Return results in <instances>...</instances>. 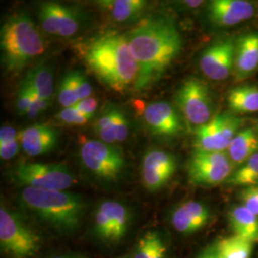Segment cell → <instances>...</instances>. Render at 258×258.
Segmentation results:
<instances>
[{"instance_id":"6da1fadb","label":"cell","mask_w":258,"mask_h":258,"mask_svg":"<svg viewBox=\"0 0 258 258\" xmlns=\"http://www.w3.org/2000/svg\"><path fill=\"white\" fill-rule=\"evenodd\" d=\"M137 66L134 88L143 90L156 83L182 48V37L170 19L149 17L124 35Z\"/></svg>"},{"instance_id":"7a4b0ae2","label":"cell","mask_w":258,"mask_h":258,"mask_svg":"<svg viewBox=\"0 0 258 258\" xmlns=\"http://www.w3.org/2000/svg\"><path fill=\"white\" fill-rule=\"evenodd\" d=\"M78 51L87 68L111 90L123 92L136 83L138 66L124 35L103 33L81 43Z\"/></svg>"},{"instance_id":"3957f363","label":"cell","mask_w":258,"mask_h":258,"mask_svg":"<svg viewBox=\"0 0 258 258\" xmlns=\"http://www.w3.org/2000/svg\"><path fill=\"white\" fill-rule=\"evenodd\" d=\"M1 62L5 70L22 71L45 51L40 31L26 13H15L5 19L0 31Z\"/></svg>"},{"instance_id":"277c9868","label":"cell","mask_w":258,"mask_h":258,"mask_svg":"<svg viewBox=\"0 0 258 258\" xmlns=\"http://www.w3.org/2000/svg\"><path fill=\"white\" fill-rule=\"evenodd\" d=\"M20 197L31 212L58 230L74 231L81 224L84 203L78 194L24 187Z\"/></svg>"},{"instance_id":"5b68a950","label":"cell","mask_w":258,"mask_h":258,"mask_svg":"<svg viewBox=\"0 0 258 258\" xmlns=\"http://www.w3.org/2000/svg\"><path fill=\"white\" fill-rule=\"evenodd\" d=\"M0 246L10 258L35 257L40 248L37 234L3 204L0 209Z\"/></svg>"},{"instance_id":"8992f818","label":"cell","mask_w":258,"mask_h":258,"mask_svg":"<svg viewBox=\"0 0 258 258\" xmlns=\"http://www.w3.org/2000/svg\"><path fill=\"white\" fill-rule=\"evenodd\" d=\"M11 175L13 181L24 187L46 190H67L76 178L64 164L23 163L16 166Z\"/></svg>"},{"instance_id":"52a82bcc","label":"cell","mask_w":258,"mask_h":258,"mask_svg":"<svg viewBox=\"0 0 258 258\" xmlns=\"http://www.w3.org/2000/svg\"><path fill=\"white\" fill-rule=\"evenodd\" d=\"M83 166L92 174L106 181L120 177L125 165L120 148L100 140H87L81 148Z\"/></svg>"},{"instance_id":"ba28073f","label":"cell","mask_w":258,"mask_h":258,"mask_svg":"<svg viewBox=\"0 0 258 258\" xmlns=\"http://www.w3.org/2000/svg\"><path fill=\"white\" fill-rule=\"evenodd\" d=\"M176 102L185 120L195 128L206 124L213 117L209 87L199 79L186 80L176 94Z\"/></svg>"},{"instance_id":"9c48e42d","label":"cell","mask_w":258,"mask_h":258,"mask_svg":"<svg viewBox=\"0 0 258 258\" xmlns=\"http://www.w3.org/2000/svg\"><path fill=\"white\" fill-rule=\"evenodd\" d=\"M242 123V119L230 113L213 116L209 122L195 129V150L211 152L227 151L232 139L239 132Z\"/></svg>"},{"instance_id":"30bf717a","label":"cell","mask_w":258,"mask_h":258,"mask_svg":"<svg viewBox=\"0 0 258 258\" xmlns=\"http://www.w3.org/2000/svg\"><path fill=\"white\" fill-rule=\"evenodd\" d=\"M227 151H194L188 166L189 181L200 186H213L228 181L233 173Z\"/></svg>"},{"instance_id":"8fae6325","label":"cell","mask_w":258,"mask_h":258,"mask_svg":"<svg viewBox=\"0 0 258 258\" xmlns=\"http://www.w3.org/2000/svg\"><path fill=\"white\" fill-rule=\"evenodd\" d=\"M38 19L45 33L61 37L75 36L81 30L84 20L81 11L54 1L40 4Z\"/></svg>"},{"instance_id":"7c38bea8","label":"cell","mask_w":258,"mask_h":258,"mask_svg":"<svg viewBox=\"0 0 258 258\" xmlns=\"http://www.w3.org/2000/svg\"><path fill=\"white\" fill-rule=\"evenodd\" d=\"M236 41L232 38L219 39L208 47L200 57L199 66L210 80L220 82L234 71Z\"/></svg>"},{"instance_id":"4fadbf2b","label":"cell","mask_w":258,"mask_h":258,"mask_svg":"<svg viewBox=\"0 0 258 258\" xmlns=\"http://www.w3.org/2000/svg\"><path fill=\"white\" fill-rule=\"evenodd\" d=\"M175 157L161 149H150L142 163V182L148 191H157L164 187L174 175Z\"/></svg>"},{"instance_id":"5bb4252c","label":"cell","mask_w":258,"mask_h":258,"mask_svg":"<svg viewBox=\"0 0 258 258\" xmlns=\"http://www.w3.org/2000/svg\"><path fill=\"white\" fill-rule=\"evenodd\" d=\"M144 120L150 131L157 136L172 138L183 130L179 113L168 102L149 103L144 111Z\"/></svg>"},{"instance_id":"9a60e30c","label":"cell","mask_w":258,"mask_h":258,"mask_svg":"<svg viewBox=\"0 0 258 258\" xmlns=\"http://www.w3.org/2000/svg\"><path fill=\"white\" fill-rule=\"evenodd\" d=\"M207 12L213 24L231 27L251 19L255 8L251 2L246 0H213L209 3Z\"/></svg>"},{"instance_id":"2e32d148","label":"cell","mask_w":258,"mask_h":258,"mask_svg":"<svg viewBox=\"0 0 258 258\" xmlns=\"http://www.w3.org/2000/svg\"><path fill=\"white\" fill-rule=\"evenodd\" d=\"M20 146L29 156L46 154L55 148L59 133L49 123H36L19 133Z\"/></svg>"},{"instance_id":"e0dca14e","label":"cell","mask_w":258,"mask_h":258,"mask_svg":"<svg viewBox=\"0 0 258 258\" xmlns=\"http://www.w3.org/2000/svg\"><path fill=\"white\" fill-rule=\"evenodd\" d=\"M210 218V210L205 204L190 200L176 208L171 215V224L178 232L192 234L203 229Z\"/></svg>"},{"instance_id":"ac0fdd59","label":"cell","mask_w":258,"mask_h":258,"mask_svg":"<svg viewBox=\"0 0 258 258\" xmlns=\"http://www.w3.org/2000/svg\"><path fill=\"white\" fill-rule=\"evenodd\" d=\"M94 128L101 141L110 145L116 142L121 143L128 137V120L122 111L114 106L102 111Z\"/></svg>"},{"instance_id":"d6986e66","label":"cell","mask_w":258,"mask_h":258,"mask_svg":"<svg viewBox=\"0 0 258 258\" xmlns=\"http://www.w3.org/2000/svg\"><path fill=\"white\" fill-rule=\"evenodd\" d=\"M257 68L258 34L249 33L236 41L234 72L239 79H245Z\"/></svg>"},{"instance_id":"ffe728a7","label":"cell","mask_w":258,"mask_h":258,"mask_svg":"<svg viewBox=\"0 0 258 258\" xmlns=\"http://www.w3.org/2000/svg\"><path fill=\"white\" fill-rule=\"evenodd\" d=\"M228 156L234 166H242L258 153V130L255 127L241 129L232 139L227 149Z\"/></svg>"},{"instance_id":"44dd1931","label":"cell","mask_w":258,"mask_h":258,"mask_svg":"<svg viewBox=\"0 0 258 258\" xmlns=\"http://www.w3.org/2000/svg\"><path fill=\"white\" fill-rule=\"evenodd\" d=\"M98 4L111 20L118 23L138 19L148 7V2L144 0H104Z\"/></svg>"},{"instance_id":"7402d4cb","label":"cell","mask_w":258,"mask_h":258,"mask_svg":"<svg viewBox=\"0 0 258 258\" xmlns=\"http://www.w3.org/2000/svg\"><path fill=\"white\" fill-rule=\"evenodd\" d=\"M229 221L234 235L251 243L258 242L257 215L249 212L244 206H237L229 212Z\"/></svg>"},{"instance_id":"603a6c76","label":"cell","mask_w":258,"mask_h":258,"mask_svg":"<svg viewBox=\"0 0 258 258\" xmlns=\"http://www.w3.org/2000/svg\"><path fill=\"white\" fill-rule=\"evenodd\" d=\"M232 112L249 114L258 112V87L255 85H241L233 88L228 97Z\"/></svg>"},{"instance_id":"cb8c5ba5","label":"cell","mask_w":258,"mask_h":258,"mask_svg":"<svg viewBox=\"0 0 258 258\" xmlns=\"http://www.w3.org/2000/svg\"><path fill=\"white\" fill-rule=\"evenodd\" d=\"M25 80L34 92L50 102L54 93V77L50 65L37 64L28 72Z\"/></svg>"},{"instance_id":"d4e9b609","label":"cell","mask_w":258,"mask_h":258,"mask_svg":"<svg viewBox=\"0 0 258 258\" xmlns=\"http://www.w3.org/2000/svg\"><path fill=\"white\" fill-rule=\"evenodd\" d=\"M253 243L233 235L219 240L213 250L219 258H250Z\"/></svg>"},{"instance_id":"484cf974","label":"cell","mask_w":258,"mask_h":258,"mask_svg":"<svg viewBox=\"0 0 258 258\" xmlns=\"http://www.w3.org/2000/svg\"><path fill=\"white\" fill-rule=\"evenodd\" d=\"M115 200H106L99 205L94 215V228L102 239L112 241L114 234Z\"/></svg>"},{"instance_id":"4316f807","label":"cell","mask_w":258,"mask_h":258,"mask_svg":"<svg viewBox=\"0 0 258 258\" xmlns=\"http://www.w3.org/2000/svg\"><path fill=\"white\" fill-rule=\"evenodd\" d=\"M232 185L252 186L258 184V153L250 157L247 162L236 169L228 180Z\"/></svg>"},{"instance_id":"83f0119b","label":"cell","mask_w":258,"mask_h":258,"mask_svg":"<svg viewBox=\"0 0 258 258\" xmlns=\"http://www.w3.org/2000/svg\"><path fill=\"white\" fill-rule=\"evenodd\" d=\"M163 240L156 232H148L139 240L134 258H152Z\"/></svg>"},{"instance_id":"f1b7e54d","label":"cell","mask_w":258,"mask_h":258,"mask_svg":"<svg viewBox=\"0 0 258 258\" xmlns=\"http://www.w3.org/2000/svg\"><path fill=\"white\" fill-rule=\"evenodd\" d=\"M58 101L59 103L66 108L75 106L80 99L77 95L73 83L68 73L65 75L58 86Z\"/></svg>"},{"instance_id":"f546056e","label":"cell","mask_w":258,"mask_h":258,"mask_svg":"<svg viewBox=\"0 0 258 258\" xmlns=\"http://www.w3.org/2000/svg\"><path fill=\"white\" fill-rule=\"evenodd\" d=\"M68 75L73 83L76 92H77L80 101L91 97L93 93L92 85L88 82L87 78L82 72L72 71V72H69Z\"/></svg>"},{"instance_id":"4dcf8cb0","label":"cell","mask_w":258,"mask_h":258,"mask_svg":"<svg viewBox=\"0 0 258 258\" xmlns=\"http://www.w3.org/2000/svg\"><path fill=\"white\" fill-rule=\"evenodd\" d=\"M32 99H33V89L29 85L27 81L24 79L20 83L19 90L17 93L16 105L19 114H27L32 102Z\"/></svg>"},{"instance_id":"1f68e13d","label":"cell","mask_w":258,"mask_h":258,"mask_svg":"<svg viewBox=\"0 0 258 258\" xmlns=\"http://www.w3.org/2000/svg\"><path fill=\"white\" fill-rule=\"evenodd\" d=\"M57 118L62 122L72 125H83L88 121V119L75 106L63 108L58 113Z\"/></svg>"},{"instance_id":"d6a6232c","label":"cell","mask_w":258,"mask_h":258,"mask_svg":"<svg viewBox=\"0 0 258 258\" xmlns=\"http://www.w3.org/2000/svg\"><path fill=\"white\" fill-rule=\"evenodd\" d=\"M242 206L258 216V184L245 187L241 192Z\"/></svg>"},{"instance_id":"836d02e7","label":"cell","mask_w":258,"mask_h":258,"mask_svg":"<svg viewBox=\"0 0 258 258\" xmlns=\"http://www.w3.org/2000/svg\"><path fill=\"white\" fill-rule=\"evenodd\" d=\"M49 104V102L42 99L41 97H39L37 93L33 91V99H32V102L30 105V108L28 110L27 117L29 119H35L37 118V116L45 110Z\"/></svg>"},{"instance_id":"e575fe53","label":"cell","mask_w":258,"mask_h":258,"mask_svg":"<svg viewBox=\"0 0 258 258\" xmlns=\"http://www.w3.org/2000/svg\"><path fill=\"white\" fill-rule=\"evenodd\" d=\"M97 106H98V101L93 97L82 100L75 105V107L84 115L88 120L92 118L95 111L97 110Z\"/></svg>"},{"instance_id":"d590c367","label":"cell","mask_w":258,"mask_h":258,"mask_svg":"<svg viewBox=\"0 0 258 258\" xmlns=\"http://www.w3.org/2000/svg\"><path fill=\"white\" fill-rule=\"evenodd\" d=\"M19 137L6 145L0 146V157L4 161H8L17 155L19 148Z\"/></svg>"},{"instance_id":"8d00e7d4","label":"cell","mask_w":258,"mask_h":258,"mask_svg":"<svg viewBox=\"0 0 258 258\" xmlns=\"http://www.w3.org/2000/svg\"><path fill=\"white\" fill-rule=\"evenodd\" d=\"M152 258H166V247L163 241L159 245Z\"/></svg>"},{"instance_id":"74e56055","label":"cell","mask_w":258,"mask_h":258,"mask_svg":"<svg viewBox=\"0 0 258 258\" xmlns=\"http://www.w3.org/2000/svg\"><path fill=\"white\" fill-rule=\"evenodd\" d=\"M198 258H219L217 256V254L215 253V251L213 250V249L211 250H207L205 251L204 253H202L200 256Z\"/></svg>"},{"instance_id":"f35d334b","label":"cell","mask_w":258,"mask_h":258,"mask_svg":"<svg viewBox=\"0 0 258 258\" xmlns=\"http://www.w3.org/2000/svg\"><path fill=\"white\" fill-rule=\"evenodd\" d=\"M54 258H85L82 255H59Z\"/></svg>"}]
</instances>
